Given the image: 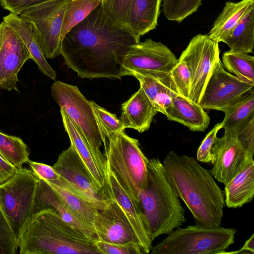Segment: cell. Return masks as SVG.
Listing matches in <instances>:
<instances>
[{"label": "cell", "mask_w": 254, "mask_h": 254, "mask_svg": "<svg viewBox=\"0 0 254 254\" xmlns=\"http://www.w3.org/2000/svg\"><path fill=\"white\" fill-rule=\"evenodd\" d=\"M139 41L111 19L100 4L65 35L61 55L81 78L121 79L126 76L125 58Z\"/></svg>", "instance_id": "1"}, {"label": "cell", "mask_w": 254, "mask_h": 254, "mask_svg": "<svg viewBox=\"0 0 254 254\" xmlns=\"http://www.w3.org/2000/svg\"><path fill=\"white\" fill-rule=\"evenodd\" d=\"M165 175L195 221L206 228L220 226L225 205L224 192L208 170L194 158L171 151L162 163Z\"/></svg>", "instance_id": "2"}, {"label": "cell", "mask_w": 254, "mask_h": 254, "mask_svg": "<svg viewBox=\"0 0 254 254\" xmlns=\"http://www.w3.org/2000/svg\"><path fill=\"white\" fill-rule=\"evenodd\" d=\"M51 208L33 213L18 239L20 254H98L95 242Z\"/></svg>", "instance_id": "3"}, {"label": "cell", "mask_w": 254, "mask_h": 254, "mask_svg": "<svg viewBox=\"0 0 254 254\" xmlns=\"http://www.w3.org/2000/svg\"><path fill=\"white\" fill-rule=\"evenodd\" d=\"M145 227L151 241L169 234L187 221L179 198L165 175L160 159H149L147 177L138 194Z\"/></svg>", "instance_id": "4"}, {"label": "cell", "mask_w": 254, "mask_h": 254, "mask_svg": "<svg viewBox=\"0 0 254 254\" xmlns=\"http://www.w3.org/2000/svg\"><path fill=\"white\" fill-rule=\"evenodd\" d=\"M107 141L106 165L126 192L139 202L149 159L140 149L138 140L128 136L125 130L109 135Z\"/></svg>", "instance_id": "5"}, {"label": "cell", "mask_w": 254, "mask_h": 254, "mask_svg": "<svg viewBox=\"0 0 254 254\" xmlns=\"http://www.w3.org/2000/svg\"><path fill=\"white\" fill-rule=\"evenodd\" d=\"M237 230L197 225L175 229L161 243L152 247L151 254H223L235 242Z\"/></svg>", "instance_id": "6"}, {"label": "cell", "mask_w": 254, "mask_h": 254, "mask_svg": "<svg viewBox=\"0 0 254 254\" xmlns=\"http://www.w3.org/2000/svg\"><path fill=\"white\" fill-rule=\"evenodd\" d=\"M55 102L78 127L85 138L98 167L105 175L106 159L101 151L103 141L90 101L76 86L55 81L51 86Z\"/></svg>", "instance_id": "7"}, {"label": "cell", "mask_w": 254, "mask_h": 254, "mask_svg": "<svg viewBox=\"0 0 254 254\" xmlns=\"http://www.w3.org/2000/svg\"><path fill=\"white\" fill-rule=\"evenodd\" d=\"M39 177L31 170L18 169L0 185V205L17 240L33 214Z\"/></svg>", "instance_id": "8"}, {"label": "cell", "mask_w": 254, "mask_h": 254, "mask_svg": "<svg viewBox=\"0 0 254 254\" xmlns=\"http://www.w3.org/2000/svg\"><path fill=\"white\" fill-rule=\"evenodd\" d=\"M70 0H47L29 7L19 14L29 21L47 59L61 55L62 29Z\"/></svg>", "instance_id": "9"}, {"label": "cell", "mask_w": 254, "mask_h": 254, "mask_svg": "<svg viewBox=\"0 0 254 254\" xmlns=\"http://www.w3.org/2000/svg\"><path fill=\"white\" fill-rule=\"evenodd\" d=\"M254 84L227 71L219 57L213 66L199 105L204 109L225 112L254 91Z\"/></svg>", "instance_id": "10"}, {"label": "cell", "mask_w": 254, "mask_h": 254, "mask_svg": "<svg viewBox=\"0 0 254 254\" xmlns=\"http://www.w3.org/2000/svg\"><path fill=\"white\" fill-rule=\"evenodd\" d=\"M219 43L207 34L192 38L180 59L187 64L191 83L189 99L199 104L216 60L219 57Z\"/></svg>", "instance_id": "11"}, {"label": "cell", "mask_w": 254, "mask_h": 254, "mask_svg": "<svg viewBox=\"0 0 254 254\" xmlns=\"http://www.w3.org/2000/svg\"><path fill=\"white\" fill-rule=\"evenodd\" d=\"M178 60L166 46L149 38L131 47L123 65L126 76L133 73L169 72Z\"/></svg>", "instance_id": "12"}, {"label": "cell", "mask_w": 254, "mask_h": 254, "mask_svg": "<svg viewBox=\"0 0 254 254\" xmlns=\"http://www.w3.org/2000/svg\"><path fill=\"white\" fill-rule=\"evenodd\" d=\"M212 168L210 170L216 180L224 185L252 159L250 154L237 138L234 131H224L217 137L211 149Z\"/></svg>", "instance_id": "13"}, {"label": "cell", "mask_w": 254, "mask_h": 254, "mask_svg": "<svg viewBox=\"0 0 254 254\" xmlns=\"http://www.w3.org/2000/svg\"><path fill=\"white\" fill-rule=\"evenodd\" d=\"M53 167L99 210L107 206L108 201L103 198L101 190L96 187L87 167L71 144L60 154Z\"/></svg>", "instance_id": "14"}, {"label": "cell", "mask_w": 254, "mask_h": 254, "mask_svg": "<svg viewBox=\"0 0 254 254\" xmlns=\"http://www.w3.org/2000/svg\"><path fill=\"white\" fill-rule=\"evenodd\" d=\"M107 200V206L98 210L93 222L98 240L113 244L133 243L141 247L136 234L121 207L115 201Z\"/></svg>", "instance_id": "15"}, {"label": "cell", "mask_w": 254, "mask_h": 254, "mask_svg": "<svg viewBox=\"0 0 254 254\" xmlns=\"http://www.w3.org/2000/svg\"><path fill=\"white\" fill-rule=\"evenodd\" d=\"M106 167L105 183L101 190L103 197L120 205L129 220L144 254H148L152 241L145 227L139 203L126 192L109 167L107 165Z\"/></svg>", "instance_id": "16"}, {"label": "cell", "mask_w": 254, "mask_h": 254, "mask_svg": "<svg viewBox=\"0 0 254 254\" xmlns=\"http://www.w3.org/2000/svg\"><path fill=\"white\" fill-rule=\"evenodd\" d=\"M30 59L31 55L24 44L3 22V39L0 49V87L8 91H18V73Z\"/></svg>", "instance_id": "17"}, {"label": "cell", "mask_w": 254, "mask_h": 254, "mask_svg": "<svg viewBox=\"0 0 254 254\" xmlns=\"http://www.w3.org/2000/svg\"><path fill=\"white\" fill-rule=\"evenodd\" d=\"M39 178L34 204L33 213L44 208L53 210L65 221L95 241L98 238L94 229L76 217L65 206L52 188L44 180Z\"/></svg>", "instance_id": "18"}, {"label": "cell", "mask_w": 254, "mask_h": 254, "mask_svg": "<svg viewBox=\"0 0 254 254\" xmlns=\"http://www.w3.org/2000/svg\"><path fill=\"white\" fill-rule=\"evenodd\" d=\"M158 111L142 88L134 93L122 105L120 118L124 128H130L139 132L148 130Z\"/></svg>", "instance_id": "19"}, {"label": "cell", "mask_w": 254, "mask_h": 254, "mask_svg": "<svg viewBox=\"0 0 254 254\" xmlns=\"http://www.w3.org/2000/svg\"><path fill=\"white\" fill-rule=\"evenodd\" d=\"M6 23L17 34L42 73L55 80L56 72L49 64L44 55L32 23L19 15L12 13L3 17Z\"/></svg>", "instance_id": "20"}, {"label": "cell", "mask_w": 254, "mask_h": 254, "mask_svg": "<svg viewBox=\"0 0 254 254\" xmlns=\"http://www.w3.org/2000/svg\"><path fill=\"white\" fill-rule=\"evenodd\" d=\"M165 115L168 120L175 121L195 131H204L208 127L210 118L199 104L181 96H175Z\"/></svg>", "instance_id": "21"}, {"label": "cell", "mask_w": 254, "mask_h": 254, "mask_svg": "<svg viewBox=\"0 0 254 254\" xmlns=\"http://www.w3.org/2000/svg\"><path fill=\"white\" fill-rule=\"evenodd\" d=\"M163 0H132L127 29L140 41V37L155 29Z\"/></svg>", "instance_id": "22"}, {"label": "cell", "mask_w": 254, "mask_h": 254, "mask_svg": "<svg viewBox=\"0 0 254 254\" xmlns=\"http://www.w3.org/2000/svg\"><path fill=\"white\" fill-rule=\"evenodd\" d=\"M46 182L76 217L94 229L93 222L99 210L96 206L86 200L68 182L61 177L52 183Z\"/></svg>", "instance_id": "23"}, {"label": "cell", "mask_w": 254, "mask_h": 254, "mask_svg": "<svg viewBox=\"0 0 254 254\" xmlns=\"http://www.w3.org/2000/svg\"><path fill=\"white\" fill-rule=\"evenodd\" d=\"M224 195L225 205L237 208L251 202L254 195V160L245 167L226 184Z\"/></svg>", "instance_id": "24"}, {"label": "cell", "mask_w": 254, "mask_h": 254, "mask_svg": "<svg viewBox=\"0 0 254 254\" xmlns=\"http://www.w3.org/2000/svg\"><path fill=\"white\" fill-rule=\"evenodd\" d=\"M63 126L67 133L70 144L82 160L97 188L101 190L105 183V175L96 163L89 146L83 134L63 110L61 109Z\"/></svg>", "instance_id": "25"}, {"label": "cell", "mask_w": 254, "mask_h": 254, "mask_svg": "<svg viewBox=\"0 0 254 254\" xmlns=\"http://www.w3.org/2000/svg\"><path fill=\"white\" fill-rule=\"evenodd\" d=\"M253 8L254 0H242L236 2L226 1L208 36L218 43L223 42L231 35L243 17Z\"/></svg>", "instance_id": "26"}, {"label": "cell", "mask_w": 254, "mask_h": 254, "mask_svg": "<svg viewBox=\"0 0 254 254\" xmlns=\"http://www.w3.org/2000/svg\"><path fill=\"white\" fill-rule=\"evenodd\" d=\"M230 50L249 54L254 48V8L250 10L234 29L231 35L225 39Z\"/></svg>", "instance_id": "27"}, {"label": "cell", "mask_w": 254, "mask_h": 254, "mask_svg": "<svg viewBox=\"0 0 254 254\" xmlns=\"http://www.w3.org/2000/svg\"><path fill=\"white\" fill-rule=\"evenodd\" d=\"M221 123L224 131H235L254 117V91L227 109Z\"/></svg>", "instance_id": "28"}, {"label": "cell", "mask_w": 254, "mask_h": 254, "mask_svg": "<svg viewBox=\"0 0 254 254\" xmlns=\"http://www.w3.org/2000/svg\"><path fill=\"white\" fill-rule=\"evenodd\" d=\"M221 62L228 72L254 84V57L253 56L230 50L223 53Z\"/></svg>", "instance_id": "29"}, {"label": "cell", "mask_w": 254, "mask_h": 254, "mask_svg": "<svg viewBox=\"0 0 254 254\" xmlns=\"http://www.w3.org/2000/svg\"><path fill=\"white\" fill-rule=\"evenodd\" d=\"M0 156L17 169L29 160L28 146L20 137L0 131Z\"/></svg>", "instance_id": "30"}, {"label": "cell", "mask_w": 254, "mask_h": 254, "mask_svg": "<svg viewBox=\"0 0 254 254\" xmlns=\"http://www.w3.org/2000/svg\"><path fill=\"white\" fill-rule=\"evenodd\" d=\"M101 3V0H70L62 27V40L71 29L83 21Z\"/></svg>", "instance_id": "31"}, {"label": "cell", "mask_w": 254, "mask_h": 254, "mask_svg": "<svg viewBox=\"0 0 254 254\" xmlns=\"http://www.w3.org/2000/svg\"><path fill=\"white\" fill-rule=\"evenodd\" d=\"M131 75L138 80L140 87L153 103L160 93L168 87L175 84L170 72L133 73Z\"/></svg>", "instance_id": "32"}, {"label": "cell", "mask_w": 254, "mask_h": 254, "mask_svg": "<svg viewBox=\"0 0 254 254\" xmlns=\"http://www.w3.org/2000/svg\"><path fill=\"white\" fill-rule=\"evenodd\" d=\"M90 102L105 148L109 135L122 131L125 128L120 119L115 114L108 112L93 101Z\"/></svg>", "instance_id": "33"}, {"label": "cell", "mask_w": 254, "mask_h": 254, "mask_svg": "<svg viewBox=\"0 0 254 254\" xmlns=\"http://www.w3.org/2000/svg\"><path fill=\"white\" fill-rule=\"evenodd\" d=\"M202 4V0H163L162 11L170 21L181 22L196 12Z\"/></svg>", "instance_id": "34"}, {"label": "cell", "mask_w": 254, "mask_h": 254, "mask_svg": "<svg viewBox=\"0 0 254 254\" xmlns=\"http://www.w3.org/2000/svg\"><path fill=\"white\" fill-rule=\"evenodd\" d=\"M132 0H101L107 15L120 26L127 29V20Z\"/></svg>", "instance_id": "35"}, {"label": "cell", "mask_w": 254, "mask_h": 254, "mask_svg": "<svg viewBox=\"0 0 254 254\" xmlns=\"http://www.w3.org/2000/svg\"><path fill=\"white\" fill-rule=\"evenodd\" d=\"M18 248L16 236L0 205V254H16Z\"/></svg>", "instance_id": "36"}, {"label": "cell", "mask_w": 254, "mask_h": 254, "mask_svg": "<svg viewBox=\"0 0 254 254\" xmlns=\"http://www.w3.org/2000/svg\"><path fill=\"white\" fill-rule=\"evenodd\" d=\"M170 72L179 94L189 99L191 78L187 64L179 58Z\"/></svg>", "instance_id": "37"}, {"label": "cell", "mask_w": 254, "mask_h": 254, "mask_svg": "<svg viewBox=\"0 0 254 254\" xmlns=\"http://www.w3.org/2000/svg\"><path fill=\"white\" fill-rule=\"evenodd\" d=\"M95 244L100 254H144L141 247L135 244H113L99 240Z\"/></svg>", "instance_id": "38"}, {"label": "cell", "mask_w": 254, "mask_h": 254, "mask_svg": "<svg viewBox=\"0 0 254 254\" xmlns=\"http://www.w3.org/2000/svg\"><path fill=\"white\" fill-rule=\"evenodd\" d=\"M221 128V123H218L206 134L197 149V160L203 163H211V149L217 137V133Z\"/></svg>", "instance_id": "39"}, {"label": "cell", "mask_w": 254, "mask_h": 254, "mask_svg": "<svg viewBox=\"0 0 254 254\" xmlns=\"http://www.w3.org/2000/svg\"><path fill=\"white\" fill-rule=\"evenodd\" d=\"M236 136L246 150L254 155V117L234 131Z\"/></svg>", "instance_id": "40"}, {"label": "cell", "mask_w": 254, "mask_h": 254, "mask_svg": "<svg viewBox=\"0 0 254 254\" xmlns=\"http://www.w3.org/2000/svg\"><path fill=\"white\" fill-rule=\"evenodd\" d=\"M27 163L31 170L40 178L52 183L60 178L59 174L53 167L47 164L29 160Z\"/></svg>", "instance_id": "41"}, {"label": "cell", "mask_w": 254, "mask_h": 254, "mask_svg": "<svg viewBox=\"0 0 254 254\" xmlns=\"http://www.w3.org/2000/svg\"><path fill=\"white\" fill-rule=\"evenodd\" d=\"M47 0H0L1 6L15 15H19L25 9Z\"/></svg>", "instance_id": "42"}, {"label": "cell", "mask_w": 254, "mask_h": 254, "mask_svg": "<svg viewBox=\"0 0 254 254\" xmlns=\"http://www.w3.org/2000/svg\"><path fill=\"white\" fill-rule=\"evenodd\" d=\"M17 170L0 156V185L10 178Z\"/></svg>", "instance_id": "43"}, {"label": "cell", "mask_w": 254, "mask_h": 254, "mask_svg": "<svg viewBox=\"0 0 254 254\" xmlns=\"http://www.w3.org/2000/svg\"><path fill=\"white\" fill-rule=\"evenodd\" d=\"M254 254V234L247 240L243 247L239 251L233 252H226V254Z\"/></svg>", "instance_id": "44"}, {"label": "cell", "mask_w": 254, "mask_h": 254, "mask_svg": "<svg viewBox=\"0 0 254 254\" xmlns=\"http://www.w3.org/2000/svg\"><path fill=\"white\" fill-rule=\"evenodd\" d=\"M3 22H1L0 24V49L2 44L3 39Z\"/></svg>", "instance_id": "45"}]
</instances>
